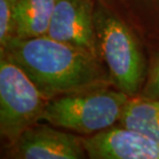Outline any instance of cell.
<instances>
[{
    "instance_id": "obj_4",
    "label": "cell",
    "mask_w": 159,
    "mask_h": 159,
    "mask_svg": "<svg viewBox=\"0 0 159 159\" xmlns=\"http://www.w3.org/2000/svg\"><path fill=\"white\" fill-rule=\"evenodd\" d=\"M49 99L17 63L0 59V132L12 146L22 133L41 120Z\"/></svg>"
},
{
    "instance_id": "obj_9",
    "label": "cell",
    "mask_w": 159,
    "mask_h": 159,
    "mask_svg": "<svg viewBox=\"0 0 159 159\" xmlns=\"http://www.w3.org/2000/svg\"><path fill=\"white\" fill-rule=\"evenodd\" d=\"M119 122L121 126L139 131L159 143V101L129 98Z\"/></svg>"
},
{
    "instance_id": "obj_3",
    "label": "cell",
    "mask_w": 159,
    "mask_h": 159,
    "mask_svg": "<svg viewBox=\"0 0 159 159\" xmlns=\"http://www.w3.org/2000/svg\"><path fill=\"white\" fill-rule=\"evenodd\" d=\"M94 26L100 56L112 83L128 96H135L144 82L145 61L133 33L122 19L102 4L95 7Z\"/></svg>"
},
{
    "instance_id": "obj_7",
    "label": "cell",
    "mask_w": 159,
    "mask_h": 159,
    "mask_svg": "<svg viewBox=\"0 0 159 159\" xmlns=\"http://www.w3.org/2000/svg\"><path fill=\"white\" fill-rule=\"evenodd\" d=\"M84 148L92 159H159V143L123 126L85 138Z\"/></svg>"
},
{
    "instance_id": "obj_1",
    "label": "cell",
    "mask_w": 159,
    "mask_h": 159,
    "mask_svg": "<svg viewBox=\"0 0 159 159\" xmlns=\"http://www.w3.org/2000/svg\"><path fill=\"white\" fill-rule=\"evenodd\" d=\"M1 56L17 63L48 99L107 87L112 81L100 57L47 35L12 39Z\"/></svg>"
},
{
    "instance_id": "obj_5",
    "label": "cell",
    "mask_w": 159,
    "mask_h": 159,
    "mask_svg": "<svg viewBox=\"0 0 159 159\" xmlns=\"http://www.w3.org/2000/svg\"><path fill=\"white\" fill-rule=\"evenodd\" d=\"M92 0H56L47 36L100 57Z\"/></svg>"
},
{
    "instance_id": "obj_8",
    "label": "cell",
    "mask_w": 159,
    "mask_h": 159,
    "mask_svg": "<svg viewBox=\"0 0 159 159\" xmlns=\"http://www.w3.org/2000/svg\"><path fill=\"white\" fill-rule=\"evenodd\" d=\"M56 0H18L14 17V39L47 35Z\"/></svg>"
},
{
    "instance_id": "obj_11",
    "label": "cell",
    "mask_w": 159,
    "mask_h": 159,
    "mask_svg": "<svg viewBox=\"0 0 159 159\" xmlns=\"http://www.w3.org/2000/svg\"><path fill=\"white\" fill-rule=\"evenodd\" d=\"M150 90L159 96V57L152 70L150 79Z\"/></svg>"
},
{
    "instance_id": "obj_10",
    "label": "cell",
    "mask_w": 159,
    "mask_h": 159,
    "mask_svg": "<svg viewBox=\"0 0 159 159\" xmlns=\"http://www.w3.org/2000/svg\"><path fill=\"white\" fill-rule=\"evenodd\" d=\"M18 0H0V46L1 50L14 39V17Z\"/></svg>"
},
{
    "instance_id": "obj_6",
    "label": "cell",
    "mask_w": 159,
    "mask_h": 159,
    "mask_svg": "<svg viewBox=\"0 0 159 159\" xmlns=\"http://www.w3.org/2000/svg\"><path fill=\"white\" fill-rule=\"evenodd\" d=\"M11 155L21 159H81L87 153L84 138L34 124L11 146Z\"/></svg>"
},
{
    "instance_id": "obj_2",
    "label": "cell",
    "mask_w": 159,
    "mask_h": 159,
    "mask_svg": "<svg viewBox=\"0 0 159 159\" xmlns=\"http://www.w3.org/2000/svg\"><path fill=\"white\" fill-rule=\"evenodd\" d=\"M129 97L107 87L72 92L48 101L41 120L82 134H92L119 121Z\"/></svg>"
}]
</instances>
